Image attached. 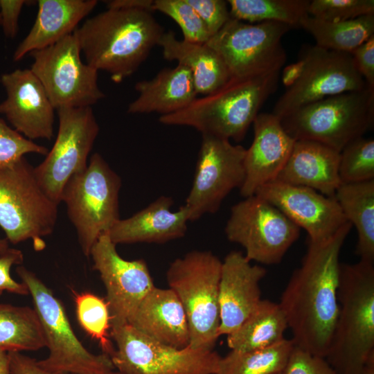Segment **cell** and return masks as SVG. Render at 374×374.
I'll return each mask as SVG.
<instances>
[{
  "label": "cell",
  "mask_w": 374,
  "mask_h": 374,
  "mask_svg": "<svg viewBox=\"0 0 374 374\" xmlns=\"http://www.w3.org/2000/svg\"><path fill=\"white\" fill-rule=\"evenodd\" d=\"M352 224L348 222L332 237L308 242L279 303L296 347L314 356L328 355L339 312V254Z\"/></svg>",
  "instance_id": "cell-1"
},
{
  "label": "cell",
  "mask_w": 374,
  "mask_h": 374,
  "mask_svg": "<svg viewBox=\"0 0 374 374\" xmlns=\"http://www.w3.org/2000/svg\"><path fill=\"white\" fill-rule=\"evenodd\" d=\"M163 33L150 12L127 8H107L74 30L86 63L116 83L137 71Z\"/></svg>",
  "instance_id": "cell-2"
},
{
  "label": "cell",
  "mask_w": 374,
  "mask_h": 374,
  "mask_svg": "<svg viewBox=\"0 0 374 374\" xmlns=\"http://www.w3.org/2000/svg\"><path fill=\"white\" fill-rule=\"evenodd\" d=\"M279 72L231 77L222 87L197 97L184 109L160 116L166 125L188 126L202 135L240 141L267 98L276 90Z\"/></svg>",
  "instance_id": "cell-3"
},
{
  "label": "cell",
  "mask_w": 374,
  "mask_h": 374,
  "mask_svg": "<svg viewBox=\"0 0 374 374\" xmlns=\"http://www.w3.org/2000/svg\"><path fill=\"white\" fill-rule=\"evenodd\" d=\"M339 312L326 359L337 374H360L374 353V265L340 263Z\"/></svg>",
  "instance_id": "cell-4"
},
{
  "label": "cell",
  "mask_w": 374,
  "mask_h": 374,
  "mask_svg": "<svg viewBox=\"0 0 374 374\" xmlns=\"http://www.w3.org/2000/svg\"><path fill=\"white\" fill-rule=\"evenodd\" d=\"M222 263L210 251L193 250L175 259L168 268L167 283L185 311L193 349L212 350L220 337Z\"/></svg>",
  "instance_id": "cell-5"
},
{
  "label": "cell",
  "mask_w": 374,
  "mask_h": 374,
  "mask_svg": "<svg viewBox=\"0 0 374 374\" xmlns=\"http://www.w3.org/2000/svg\"><path fill=\"white\" fill-rule=\"evenodd\" d=\"M280 120L294 140L314 141L340 152L373 126L374 89L366 87L329 96Z\"/></svg>",
  "instance_id": "cell-6"
},
{
  "label": "cell",
  "mask_w": 374,
  "mask_h": 374,
  "mask_svg": "<svg viewBox=\"0 0 374 374\" xmlns=\"http://www.w3.org/2000/svg\"><path fill=\"white\" fill-rule=\"evenodd\" d=\"M59 204L43 190L24 157L0 166V227L14 244L32 239L35 249L55 229Z\"/></svg>",
  "instance_id": "cell-7"
},
{
  "label": "cell",
  "mask_w": 374,
  "mask_h": 374,
  "mask_svg": "<svg viewBox=\"0 0 374 374\" xmlns=\"http://www.w3.org/2000/svg\"><path fill=\"white\" fill-rule=\"evenodd\" d=\"M120 176L98 152L87 168L65 184L61 202L76 230L83 253L89 257L98 238L119 220Z\"/></svg>",
  "instance_id": "cell-8"
},
{
  "label": "cell",
  "mask_w": 374,
  "mask_h": 374,
  "mask_svg": "<svg viewBox=\"0 0 374 374\" xmlns=\"http://www.w3.org/2000/svg\"><path fill=\"white\" fill-rule=\"evenodd\" d=\"M16 271L32 296L49 350L46 358L37 360L42 368L56 374H101L115 369L109 355L93 354L82 344L62 303L33 271L21 265Z\"/></svg>",
  "instance_id": "cell-9"
},
{
  "label": "cell",
  "mask_w": 374,
  "mask_h": 374,
  "mask_svg": "<svg viewBox=\"0 0 374 374\" xmlns=\"http://www.w3.org/2000/svg\"><path fill=\"white\" fill-rule=\"evenodd\" d=\"M297 64V75L274 107L272 113L280 119L325 98L368 87L349 53L308 45Z\"/></svg>",
  "instance_id": "cell-10"
},
{
  "label": "cell",
  "mask_w": 374,
  "mask_h": 374,
  "mask_svg": "<svg viewBox=\"0 0 374 374\" xmlns=\"http://www.w3.org/2000/svg\"><path fill=\"white\" fill-rule=\"evenodd\" d=\"M110 358L121 374H215L220 356L189 346L177 348L141 333L128 323L111 327Z\"/></svg>",
  "instance_id": "cell-11"
},
{
  "label": "cell",
  "mask_w": 374,
  "mask_h": 374,
  "mask_svg": "<svg viewBox=\"0 0 374 374\" xmlns=\"http://www.w3.org/2000/svg\"><path fill=\"white\" fill-rule=\"evenodd\" d=\"M73 33L43 49L30 53V70L44 87L57 110L91 107L105 98L98 84V71L82 62Z\"/></svg>",
  "instance_id": "cell-12"
},
{
  "label": "cell",
  "mask_w": 374,
  "mask_h": 374,
  "mask_svg": "<svg viewBox=\"0 0 374 374\" xmlns=\"http://www.w3.org/2000/svg\"><path fill=\"white\" fill-rule=\"evenodd\" d=\"M224 232L230 242L244 248L249 261L269 265L281 262L301 229L275 206L253 195L231 207Z\"/></svg>",
  "instance_id": "cell-13"
},
{
  "label": "cell",
  "mask_w": 374,
  "mask_h": 374,
  "mask_svg": "<svg viewBox=\"0 0 374 374\" xmlns=\"http://www.w3.org/2000/svg\"><path fill=\"white\" fill-rule=\"evenodd\" d=\"M291 28L275 21L251 24L231 18L206 44L231 77L259 75L280 71L287 57L281 39Z\"/></svg>",
  "instance_id": "cell-14"
},
{
  "label": "cell",
  "mask_w": 374,
  "mask_h": 374,
  "mask_svg": "<svg viewBox=\"0 0 374 374\" xmlns=\"http://www.w3.org/2000/svg\"><path fill=\"white\" fill-rule=\"evenodd\" d=\"M57 112L59 128L55 143L34 171L43 190L60 204L68 180L87 168L100 128L91 107L60 108Z\"/></svg>",
  "instance_id": "cell-15"
},
{
  "label": "cell",
  "mask_w": 374,
  "mask_h": 374,
  "mask_svg": "<svg viewBox=\"0 0 374 374\" xmlns=\"http://www.w3.org/2000/svg\"><path fill=\"white\" fill-rule=\"evenodd\" d=\"M245 152L243 146L228 139L202 135L192 186L184 204L190 222L216 213L226 196L241 188Z\"/></svg>",
  "instance_id": "cell-16"
},
{
  "label": "cell",
  "mask_w": 374,
  "mask_h": 374,
  "mask_svg": "<svg viewBox=\"0 0 374 374\" xmlns=\"http://www.w3.org/2000/svg\"><path fill=\"white\" fill-rule=\"evenodd\" d=\"M116 247L108 233H104L89 255L105 287L111 327L127 323L144 297L155 287L146 262L125 260Z\"/></svg>",
  "instance_id": "cell-17"
},
{
  "label": "cell",
  "mask_w": 374,
  "mask_h": 374,
  "mask_svg": "<svg viewBox=\"0 0 374 374\" xmlns=\"http://www.w3.org/2000/svg\"><path fill=\"white\" fill-rule=\"evenodd\" d=\"M255 195L305 229L311 242L328 240L348 222L335 197L310 188L274 181L258 188Z\"/></svg>",
  "instance_id": "cell-18"
},
{
  "label": "cell",
  "mask_w": 374,
  "mask_h": 374,
  "mask_svg": "<svg viewBox=\"0 0 374 374\" xmlns=\"http://www.w3.org/2000/svg\"><path fill=\"white\" fill-rule=\"evenodd\" d=\"M0 82L6 93V99L0 103V115L29 140H51L55 109L30 69L3 73Z\"/></svg>",
  "instance_id": "cell-19"
},
{
  "label": "cell",
  "mask_w": 374,
  "mask_h": 374,
  "mask_svg": "<svg viewBox=\"0 0 374 374\" xmlns=\"http://www.w3.org/2000/svg\"><path fill=\"white\" fill-rule=\"evenodd\" d=\"M266 274L240 251L225 256L219 283V336L236 330L258 306L262 300L259 283Z\"/></svg>",
  "instance_id": "cell-20"
},
{
  "label": "cell",
  "mask_w": 374,
  "mask_h": 374,
  "mask_svg": "<svg viewBox=\"0 0 374 374\" xmlns=\"http://www.w3.org/2000/svg\"><path fill=\"white\" fill-rule=\"evenodd\" d=\"M252 125L253 139L246 149L245 177L240 188L244 198L255 195L258 188L276 179L296 141L272 112L259 113Z\"/></svg>",
  "instance_id": "cell-21"
},
{
  "label": "cell",
  "mask_w": 374,
  "mask_h": 374,
  "mask_svg": "<svg viewBox=\"0 0 374 374\" xmlns=\"http://www.w3.org/2000/svg\"><path fill=\"white\" fill-rule=\"evenodd\" d=\"M171 197L160 196L146 207L125 219H119L107 232L116 244H162L184 237L189 215L184 205L172 211Z\"/></svg>",
  "instance_id": "cell-22"
},
{
  "label": "cell",
  "mask_w": 374,
  "mask_h": 374,
  "mask_svg": "<svg viewBox=\"0 0 374 374\" xmlns=\"http://www.w3.org/2000/svg\"><path fill=\"white\" fill-rule=\"evenodd\" d=\"M127 323L162 344L177 348L189 346L190 331L185 311L169 287H154L140 303Z\"/></svg>",
  "instance_id": "cell-23"
},
{
  "label": "cell",
  "mask_w": 374,
  "mask_h": 374,
  "mask_svg": "<svg viewBox=\"0 0 374 374\" xmlns=\"http://www.w3.org/2000/svg\"><path fill=\"white\" fill-rule=\"evenodd\" d=\"M339 153L314 141L296 140L275 181L310 188L333 197L341 184L339 176Z\"/></svg>",
  "instance_id": "cell-24"
},
{
  "label": "cell",
  "mask_w": 374,
  "mask_h": 374,
  "mask_svg": "<svg viewBox=\"0 0 374 374\" xmlns=\"http://www.w3.org/2000/svg\"><path fill=\"white\" fill-rule=\"evenodd\" d=\"M96 0H39L35 22L17 47L12 59L48 47L73 33L78 24L96 7Z\"/></svg>",
  "instance_id": "cell-25"
},
{
  "label": "cell",
  "mask_w": 374,
  "mask_h": 374,
  "mask_svg": "<svg viewBox=\"0 0 374 374\" xmlns=\"http://www.w3.org/2000/svg\"><path fill=\"white\" fill-rule=\"evenodd\" d=\"M134 88L139 96L129 104L127 111L132 114L168 115L184 109L197 96L191 72L178 64L163 69L152 79L136 82Z\"/></svg>",
  "instance_id": "cell-26"
},
{
  "label": "cell",
  "mask_w": 374,
  "mask_h": 374,
  "mask_svg": "<svg viewBox=\"0 0 374 374\" xmlns=\"http://www.w3.org/2000/svg\"><path fill=\"white\" fill-rule=\"evenodd\" d=\"M164 59L177 61L191 72L197 95H208L231 78L220 56L208 44L179 39L174 32H164L158 43Z\"/></svg>",
  "instance_id": "cell-27"
},
{
  "label": "cell",
  "mask_w": 374,
  "mask_h": 374,
  "mask_svg": "<svg viewBox=\"0 0 374 374\" xmlns=\"http://www.w3.org/2000/svg\"><path fill=\"white\" fill-rule=\"evenodd\" d=\"M346 220L357 232L356 254L374 264V179L341 184L335 194Z\"/></svg>",
  "instance_id": "cell-28"
},
{
  "label": "cell",
  "mask_w": 374,
  "mask_h": 374,
  "mask_svg": "<svg viewBox=\"0 0 374 374\" xmlns=\"http://www.w3.org/2000/svg\"><path fill=\"white\" fill-rule=\"evenodd\" d=\"M287 328L279 303L262 299L242 325L227 335L226 343L233 350L260 349L285 339Z\"/></svg>",
  "instance_id": "cell-29"
},
{
  "label": "cell",
  "mask_w": 374,
  "mask_h": 374,
  "mask_svg": "<svg viewBox=\"0 0 374 374\" xmlns=\"http://www.w3.org/2000/svg\"><path fill=\"white\" fill-rule=\"evenodd\" d=\"M300 27L314 37L317 46L335 51L350 53L374 35V14L342 21H326L310 16Z\"/></svg>",
  "instance_id": "cell-30"
},
{
  "label": "cell",
  "mask_w": 374,
  "mask_h": 374,
  "mask_svg": "<svg viewBox=\"0 0 374 374\" xmlns=\"http://www.w3.org/2000/svg\"><path fill=\"white\" fill-rule=\"evenodd\" d=\"M44 347V331L34 308L0 304V350L20 353Z\"/></svg>",
  "instance_id": "cell-31"
},
{
  "label": "cell",
  "mask_w": 374,
  "mask_h": 374,
  "mask_svg": "<svg viewBox=\"0 0 374 374\" xmlns=\"http://www.w3.org/2000/svg\"><path fill=\"white\" fill-rule=\"evenodd\" d=\"M294 344L285 339L272 346L251 350H231L220 357L215 374H276L283 372Z\"/></svg>",
  "instance_id": "cell-32"
},
{
  "label": "cell",
  "mask_w": 374,
  "mask_h": 374,
  "mask_svg": "<svg viewBox=\"0 0 374 374\" xmlns=\"http://www.w3.org/2000/svg\"><path fill=\"white\" fill-rule=\"evenodd\" d=\"M231 18L255 24L275 21L300 27L308 15L309 0H229Z\"/></svg>",
  "instance_id": "cell-33"
},
{
  "label": "cell",
  "mask_w": 374,
  "mask_h": 374,
  "mask_svg": "<svg viewBox=\"0 0 374 374\" xmlns=\"http://www.w3.org/2000/svg\"><path fill=\"white\" fill-rule=\"evenodd\" d=\"M74 298L80 326L98 342L103 353L111 357L114 347L109 338L111 317L106 300L90 292L75 294Z\"/></svg>",
  "instance_id": "cell-34"
},
{
  "label": "cell",
  "mask_w": 374,
  "mask_h": 374,
  "mask_svg": "<svg viewBox=\"0 0 374 374\" xmlns=\"http://www.w3.org/2000/svg\"><path fill=\"white\" fill-rule=\"evenodd\" d=\"M339 176L341 184L374 179V140L358 138L339 153Z\"/></svg>",
  "instance_id": "cell-35"
},
{
  "label": "cell",
  "mask_w": 374,
  "mask_h": 374,
  "mask_svg": "<svg viewBox=\"0 0 374 374\" xmlns=\"http://www.w3.org/2000/svg\"><path fill=\"white\" fill-rule=\"evenodd\" d=\"M153 10L174 20L182 31L185 41L205 44L211 37L204 23L187 0H154Z\"/></svg>",
  "instance_id": "cell-36"
},
{
  "label": "cell",
  "mask_w": 374,
  "mask_h": 374,
  "mask_svg": "<svg viewBox=\"0 0 374 374\" xmlns=\"http://www.w3.org/2000/svg\"><path fill=\"white\" fill-rule=\"evenodd\" d=\"M312 17L331 22L374 14L373 0H312L308 9Z\"/></svg>",
  "instance_id": "cell-37"
},
{
  "label": "cell",
  "mask_w": 374,
  "mask_h": 374,
  "mask_svg": "<svg viewBox=\"0 0 374 374\" xmlns=\"http://www.w3.org/2000/svg\"><path fill=\"white\" fill-rule=\"evenodd\" d=\"M48 150L29 140L9 126L0 115V166L12 163L25 154L46 155Z\"/></svg>",
  "instance_id": "cell-38"
},
{
  "label": "cell",
  "mask_w": 374,
  "mask_h": 374,
  "mask_svg": "<svg viewBox=\"0 0 374 374\" xmlns=\"http://www.w3.org/2000/svg\"><path fill=\"white\" fill-rule=\"evenodd\" d=\"M187 1L200 17L211 37L231 18L227 1Z\"/></svg>",
  "instance_id": "cell-39"
},
{
  "label": "cell",
  "mask_w": 374,
  "mask_h": 374,
  "mask_svg": "<svg viewBox=\"0 0 374 374\" xmlns=\"http://www.w3.org/2000/svg\"><path fill=\"white\" fill-rule=\"evenodd\" d=\"M283 374H337L326 358L312 355L294 346Z\"/></svg>",
  "instance_id": "cell-40"
},
{
  "label": "cell",
  "mask_w": 374,
  "mask_h": 374,
  "mask_svg": "<svg viewBox=\"0 0 374 374\" xmlns=\"http://www.w3.org/2000/svg\"><path fill=\"white\" fill-rule=\"evenodd\" d=\"M24 255L21 250L9 247L0 254V294L4 291L19 295H28L29 290L24 283H18L10 275L13 265H21Z\"/></svg>",
  "instance_id": "cell-41"
},
{
  "label": "cell",
  "mask_w": 374,
  "mask_h": 374,
  "mask_svg": "<svg viewBox=\"0 0 374 374\" xmlns=\"http://www.w3.org/2000/svg\"><path fill=\"white\" fill-rule=\"evenodd\" d=\"M355 67L369 88L374 89V35L350 53Z\"/></svg>",
  "instance_id": "cell-42"
},
{
  "label": "cell",
  "mask_w": 374,
  "mask_h": 374,
  "mask_svg": "<svg viewBox=\"0 0 374 374\" xmlns=\"http://www.w3.org/2000/svg\"><path fill=\"white\" fill-rule=\"evenodd\" d=\"M24 0H0L1 24L5 36L13 39L18 32V21Z\"/></svg>",
  "instance_id": "cell-43"
},
{
  "label": "cell",
  "mask_w": 374,
  "mask_h": 374,
  "mask_svg": "<svg viewBox=\"0 0 374 374\" xmlns=\"http://www.w3.org/2000/svg\"><path fill=\"white\" fill-rule=\"evenodd\" d=\"M10 374H56L42 368L37 360L19 352L8 353Z\"/></svg>",
  "instance_id": "cell-44"
},
{
  "label": "cell",
  "mask_w": 374,
  "mask_h": 374,
  "mask_svg": "<svg viewBox=\"0 0 374 374\" xmlns=\"http://www.w3.org/2000/svg\"><path fill=\"white\" fill-rule=\"evenodd\" d=\"M106 2L107 8H127L154 11V0H112Z\"/></svg>",
  "instance_id": "cell-45"
},
{
  "label": "cell",
  "mask_w": 374,
  "mask_h": 374,
  "mask_svg": "<svg viewBox=\"0 0 374 374\" xmlns=\"http://www.w3.org/2000/svg\"><path fill=\"white\" fill-rule=\"evenodd\" d=\"M0 374H10L8 353L0 350Z\"/></svg>",
  "instance_id": "cell-46"
},
{
  "label": "cell",
  "mask_w": 374,
  "mask_h": 374,
  "mask_svg": "<svg viewBox=\"0 0 374 374\" xmlns=\"http://www.w3.org/2000/svg\"><path fill=\"white\" fill-rule=\"evenodd\" d=\"M360 374H374V353L368 357Z\"/></svg>",
  "instance_id": "cell-47"
},
{
  "label": "cell",
  "mask_w": 374,
  "mask_h": 374,
  "mask_svg": "<svg viewBox=\"0 0 374 374\" xmlns=\"http://www.w3.org/2000/svg\"><path fill=\"white\" fill-rule=\"evenodd\" d=\"M9 247V242L7 239L0 238V254L6 251Z\"/></svg>",
  "instance_id": "cell-48"
},
{
  "label": "cell",
  "mask_w": 374,
  "mask_h": 374,
  "mask_svg": "<svg viewBox=\"0 0 374 374\" xmlns=\"http://www.w3.org/2000/svg\"><path fill=\"white\" fill-rule=\"evenodd\" d=\"M101 374H121V373L118 372V371H116V369H114V370L106 371Z\"/></svg>",
  "instance_id": "cell-49"
},
{
  "label": "cell",
  "mask_w": 374,
  "mask_h": 374,
  "mask_svg": "<svg viewBox=\"0 0 374 374\" xmlns=\"http://www.w3.org/2000/svg\"><path fill=\"white\" fill-rule=\"evenodd\" d=\"M276 374H283V372L276 373Z\"/></svg>",
  "instance_id": "cell-50"
},
{
  "label": "cell",
  "mask_w": 374,
  "mask_h": 374,
  "mask_svg": "<svg viewBox=\"0 0 374 374\" xmlns=\"http://www.w3.org/2000/svg\"><path fill=\"white\" fill-rule=\"evenodd\" d=\"M0 24H1V17H0Z\"/></svg>",
  "instance_id": "cell-51"
}]
</instances>
